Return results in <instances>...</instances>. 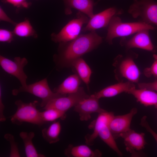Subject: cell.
Wrapping results in <instances>:
<instances>
[{
  "instance_id": "4",
  "label": "cell",
  "mask_w": 157,
  "mask_h": 157,
  "mask_svg": "<svg viewBox=\"0 0 157 157\" xmlns=\"http://www.w3.org/2000/svg\"><path fill=\"white\" fill-rule=\"evenodd\" d=\"M128 55L125 57L121 55L117 56L114 59L113 65L115 78L119 81L120 78H125L133 83H138L140 72L134 60V57Z\"/></svg>"
},
{
  "instance_id": "8",
  "label": "cell",
  "mask_w": 157,
  "mask_h": 157,
  "mask_svg": "<svg viewBox=\"0 0 157 157\" xmlns=\"http://www.w3.org/2000/svg\"><path fill=\"white\" fill-rule=\"evenodd\" d=\"M90 96L85 92L83 87H79L78 91L66 96L54 98L49 102L43 109H56L66 113L80 102Z\"/></svg>"
},
{
  "instance_id": "18",
  "label": "cell",
  "mask_w": 157,
  "mask_h": 157,
  "mask_svg": "<svg viewBox=\"0 0 157 157\" xmlns=\"http://www.w3.org/2000/svg\"><path fill=\"white\" fill-rule=\"evenodd\" d=\"M64 154L72 157H100L102 156V153L98 149L93 150L86 145L74 146L71 144H69L65 150Z\"/></svg>"
},
{
  "instance_id": "15",
  "label": "cell",
  "mask_w": 157,
  "mask_h": 157,
  "mask_svg": "<svg viewBox=\"0 0 157 157\" xmlns=\"http://www.w3.org/2000/svg\"><path fill=\"white\" fill-rule=\"evenodd\" d=\"M114 115L113 112L107 111L99 113L96 119L89 125V128L93 129L92 133L88 134L85 136V142L87 144L90 146L94 144L101 129L104 125H108Z\"/></svg>"
},
{
  "instance_id": "5",
  "label": "cell",
  "mask_w": 157,
  "mask_h": 157,
  "mask_svg": "<svg viewBox=\"0 0 157 157\" xmlns=\"http://www.w3.org/2000/svg\"><path fill=\"white\" fill-rule=\"evenodd\" d=\"M128 12L134 18L140 17L141 21L157 26V1L133 0Z\"/></svg>"
},
{
  "instance_id": "1",
  "label": "cell",
  "mask_w": 157,
  "mask_h": 157,
  "mask_svg": "<svg viewBox=\"0 0 157 157\" xmlns=\"http://www.w3.org/2000/svg\"><path fill=\"white\" fill-rule=\"evenodd\" d=\"M102 41L103 38L94 31L79 35L71 41L60 43L56 57L57 64L63 67H71L75 60L97 48Z\"/></svg>"
},
{
  "instance_id": "13",
  "label": "cell",
  "mask_w": 157,
  "mask_h": 157,
  "mask_svg": "<svg viewBox=\"0 0 157 157\" xmlns=\"http://www.w3.org/2000/svg\"><path fill=\"white\" fill-rule=\"evenodd\" d=\"M99 99L93 94L74 107V110L78 114L80 120L87 121L91 119L92 114L100 113L107 111L100 107Z\"/></svg>"
},
{
  "instance_id": "32",
  "label": "cell",
  "mask_w": 157,
  "mask_h": 157,
  "mask_svg": "<svg viewBox=\"0 0 157 157\" xmlns=\"http://www.w3.org/2000/svg\"><path fill=\"white\" fill-rule=\"evenodd\" d=\"M138 85L139 88L140 89H146L157 91V79L152 82L139 83Z\"/></svg>"
},
{
  "instance_id": "20",
  "label": "cell",
  "mask_w": 157,
  "mask_h": 157,
  "mask_svg": "<svg viewBox=\"0 0 157 157\" xmlns=\"http://www.w3.org/2000/svg\"><path fill=\"white\" fill-rule=\"evenodd\" d=\"M81 79L76 74L71 75L55 88L53 92L65 95L76 92L80 87Z\"/></svg>"
},
{
  "instance_id": "16",
  "label": "cell",
  "mask_w": 157,
  "mask_h": 157,
  "mask_svg": "<svg viewBox=\"0 0 157 157\" xmlns=\"http://www.w3.org/2000/svg\"><path fill=\"white\" fill-rule=\"evenodd\" d=\"M65 8V13L66 15L71 14L72 9L74 8L91 18L94 14L93 12L94 5L93 0H63Z\"/></svg>"
},
{
  "instance_id": "10",
  "label": "cell",
  "mask_w": 157,
  "mask_h": 157,
  "mask_svg": "<svg viewBox=\"0 0 157 157\" xmlns=\"http://www.w3.org/2000/svg\"><path fill=\"white\" fill-rule=\"evenodd\" d=\"M28 61L25 58L16 57L12 61L4 56H0V64L6 72L16 77L24 88L27 85V76L24 71V68L27 64Z\"/></svg>"
},
{
  "instance_id": "2",
  "label": "cell",
  "mask_w": 157,
  "mask_h": 157,
  "mask_svg": "<svg viewBox=\"0 0 157 157\" xmlns=\"http://www.w3.org/2000/svg\"><path fill=\"white\" fill-rule=\"evenodd\" d=\"M107 33L106 40L110 45L113 44L114 39L119 37H125L143 30H154L155 28L151 24L142 21L124 22L117 15L113 16L107 26Z\"/></svg>"
},
{
  "instance_id": "28",
  "label": "cell",
  "mask_w": 157,
  "mask_h": 157,
  "mask_svg": "<svg viewBox=\"0 0 157 157\" xmlns=\"http://www.w3.org/2000/svg\"><path fill=\"white\" fill-rule=\"evenodd\" d=\"M153 63L151 67L145 68L144 70V74L145 76L150 77L153 76L157 79V54H154Z\"/></svg>"
},
{
  "instance_id": "3",
  "label": "cell",
  "mask_w": 157,
  "mask_h": 157,
  "mask_svg": "<svg viewBox=\"0 0 157 157\" xmlns=\"http://www.w3.org/2000/svg\"><path fill=\"white\" fill-rule=\"evenodd\" d=\"M38 101H35L29 103H25L21 100L15 102L17 110L11 117L10 121L18 125L26 122L41 126L46 122L42 119L40 112L36 108Z\"/></svg>"
},
{
  "instance_id": "9",
  "label": "cell",
  "mask_w": 157,
  "mask_h": 157,
  "mask_svg": "<svg viewBox=\"0 0 157 157\" xmlns=\"http://www.w3.org/2000/svg\"><path fill=\"white\" fill-rule=\"evenodd\" d=\"M119 137L123 139L126 149L130 153L131 157H141L145 155L141 151L147 143L144 133H137L130 129L121 133Z\"/></svg>"
},
{
  "instance_id": "22",
  "label": "cell",
  "mask_w": 157,
  "mask_h": 157,
  "mask_svg": "<svg viewBox=\"0 0 157 157\" xmlns=\"http://www.w3.org/2000/svg\"><path fill=\"white\" fill-rule=\"evenodd\" d=\"M71 67L75 69L81 80L88 86L92 72L84 60L81 57L76 59L72 63Z\"/></svg>"
},
{
  "instance_id": "36",
  "label": "cell",
  "mask_w": 157,
  "mask_h": 157,
  "mask_svg": "<svg viewBox=\"0 0 157 157\" xmlns=\"http://www.w3.org/2000/svg\"><path fill=\"white\" fill-rule=\"evenodd\" d=\"M100 0H98V2Z\"/></svg>"
},
{
  "instance_id": "31",
  "label": "cell",
  "mask_w": 157,
  "mask_h": 157,
  "mask_svg": "<svg viewBox=\"0 0 157 157\" xmlns=\"http://www.w3.org/2000/svg\"><path fill=\"white\" fill-rule=\"evenodd\" d=\"M4 1L18 8L22 7L27 8H28L29 6V3L26 0H4Z\"/></svg>"
},
{
  "instance_id": "24",
  "label": "cell",
  "mask_w": 157,
  "mask_h": 157,
  "mask_svg": "<svg viewBox=\"0 0 157 157\" xmlns=\"http://www.w3.org/2000/svg\"><path fill=\"white\" fill-rule=\"evenodd\" d=\"M98 136L118 156H123V154L118 148L115 139L108 127V125L105 124L101 127L99 132Z\"/></svg>"
},
{
  "instance_id": "27",
  "label": "cell",
  "mask_w": 157,
  "mask_h": 157,
  "mask_svg": "<svg viewBox=\"0 0 157 157\" xmlns=\"http://www.w3.org/2000/svg\"><path fill=\"white\" fill-rule=\"evenodd\" d=\"M5 139L8 142L10 145V157H20L18 144L15 141L14 137L11 134L7 133L4 136Z\"/></svg>"
},
{
  "instance_id": "6",
  "label": "cell",
  "mask_w": 157,
  "mask_h": 157,
  "mask_svg": "<svg viewBox=\"0 0 157 157\" xmlns=\"http://www.w3.org/2000/svg\"><path fill=\"white\" fill-rule=\"evenodd\" d=\"M89 20L87 16L78 11L76 18L69 21L58 33H53L51 35L53 41L57 43H64L72 40L79 35L83 24Z\"/></svg>"
},
{
  "instance_id": "23",
  "label": "cell",
  "mask_w": 157,
  "mask_h": 157,
  "mask_svg": "<svg viewBox=\"0 0 157 157\" xmlns=\"http://www.w3.org/2000/svg\"><path fill=\"white\" fill-rule=\"evenodd\" d=\"M61 130L60 122H54L48 128H44L42 129V137L50 144L56 143L60 140L59 135Z\"/></svg>"
},
{
  "instance_id": "11",
  "label": "cell",
  "mask_w": 157,
  "mask_h": 157,
  "mask_svg": "<svg viewBox=\"0 0 157 157\" xmlns=\"http://www.w3.org/2000/svg\"><path fill=\"white\" fill-rule=\"evenodd\" d=\"M149 31L147 29L140 31L128 40L126 39L125 37H122L120 44L128 50L131 48H137L155 52V47L151 40Z\"/></svg>"
},
{
  "instance_id": "35",
  "label": "cell",
  "mask_w": 157,
  "mask_h": 157,
  "mask_svg": "<svg viewBox=\"0 0 157 157\" xmlns=\"http://www.w3.org/2000/svg\"><path fill=\"white\" fill-rule=\"evenodd\" d=\"M155 106V108L157 109V105H155L154 106Z\"/></svg>"
},
{
  "instance_id": "19",
  "label": "cell",
  "mask_w": 157,
  "mask_h": 157,
  "mask_svg": "<svg viewBox=\"0 0 157 157\" xmlns=\"http://www.w3.org/2000/svg\"><path fill=\"white\" fill-rule=\"evenodd\" d=\"M127 93L132 95L138 102L146 106L157 104V93L153 90L146 89H137L134 88Z\"/></svg>"
},
{
  "instance_id": "26",
  "label": "cell",
  "mask_w": 157,
  "mask_h": 157,
  "mask_svg": "<svg viewBox=\"0 0 157 157\" xmlns=\"http://www.w3.org/2000/svg\"><path fill=\"white\" fill-rule=\"evenodd\" d=\"M40 114L42 119L45 122L55 121L58 119L64 120L66 117L65 112L54 108L45 109L40 112Z\"/></svg>"
},
{
  "instance_id": "21",
  "label": "cell",
  "mask_w": 157,
  "mask_h": 157,
  "mask_svg": "<svg viewBox=\"0 0 157 157\" xmlns=\"http://www.w3.org/2000/svg\"><path fill=\"white\" fill-rule=\"evenodd\" d=\"M35 135L34 133L32 131H22L19 133V136L24 143L26 156L27 157H44V155L37 152L33 143Z\"/></svg>"
},
{
  "instance_id": "12",
  "label": "cell",
  "mask_w": 157,
  "mask_h": 157,
  "mask_svg": "<svg viewBox=\"0 0 157 157\" xmlns=\"http://www.w3.org/2000/svg\"><path fill=\"white\" fill-rule=\"evenodd\" d=\"M122 10L114 7H110L96 14L90 18L86 26L82 29L85 32L95 31L101 28L107 27L112 18L115 15H121Z\"/></svg>"
},
{
  "instance_id": "34",
  "label": "cell",
  "mask_w": 157,
  "mask_h": 157,
  "mask_svg": "<svg viewBox=\"0 0 157 157\" xmlns=\"http://www.w3.org/2000/svg\"><path fill=\"white\" fill-rule=\"evenodd\" d=\"M4 106L2 100L1 90L0 88V121L1 122L5 121L6 119L4 114Z\"/></svg>"
},
{
  "instance_id": "29",
  "label": "cell",
  "mask_w": 157,
  "mask_h": 157,
  "mask_svg": "<svg viewBox=\"0 0 157 157\" xmlns=\"http://www.w3.org/2000/svg\"><path fill=\"white\" fill-rule=\"evenodd\" d=\"M14 34L13 32L4 29H0V41L1 42H10L13 40Z\"/></svg>"
},
{
  "instance_id": "7",
  "label": "cell",
  "mask_w": 157,
  "mask_h": 157,
  "mask_svg": "<svg viewBox=\"0 0 157 157\" xmlns=\"http://www.w3.org/2000/svg\"><path fill=\"white\" fill-rule=\"evenodd\" d=\"M27 92L37 96L42 99L41 107H44L52 99L59 97L66 96L52 91L49 85L47 79L45 78L39 81L24 87H20L12 90V94L17 95L21 92Z\"/></svg>"
},
{
  "instance_id": "33",
  "label": "cell",
  "mask_w": 157,
  "mask_h": 157,
  "mask_svg": "<svg viewBox=\"0 0 157 157\" xmlns=\"http://www.w3.org/2000/svg\"><path fill=\"white\" fill-rule=\"evenodd\" d=\"M0 20L9 23L15 26L17 24L8 17L1 7H0Z\"/></svg>"
},
{
  "instance_id": "14",
  "label": "cell",
  "mask_w": 157,
  "mask_h": 157,
  "mask_svg": "<svg viewBox=\"0 0 157 157\" xmlns=\"http://www.w3.org/2000/svg\"><path fill=\"white\" fill-rule=\"evenodd\" d=\"M137 112V109L133 108L126 114L114 116L109 123L108 126L115 140L119 138L121 133L131 129L132 119Z\"/></svg>"
},
{
  "instance_id": "17",
  "label": "cell",
  "mask_w": 157,
  "mask_h": 157,
  "mask_svg": "<svg viewBox=\"0 0 157 157\" xmlns=\"http://www.w3.org/2000/svg\"><path fill=\"white\" fill-rule=\"evenodd\" d=\"M135 88L133 83L128 81L119 83L108 86L93 94L97 98L110 97L116 96L123 92L128 93L131 89Z\"/></svg>"
},
{
  "instance_id": "30",
  "label": "cell",
  "mask_w": 157,
  "mask_h": 157,
  "mask_svg": "<svg viewBox=\"0 0 157 157\" xmlns=\"http://www.w3.org/2000/svg\"><path fill=\"white\" fill-rule=\"evenodd\" d=\"M147 117L144 116L141 119L140 125L152 136L157 143V133L151 127L147 121Z\"/></svg>"
},
{
  "instance_id": "25",
  "label": "cell",
  "mask_w": 157,
  "mask_h": 157,
  "mask_svg": "<svg viewBox=\"0 0 157 157\" xmlns=\"http://www.w3.org/2000/svg\"><path fill=\"white\" fill-rule=\"evenodd\" d=\"M13 32L14 34L20 37L37 36L35 31L28 19L17 24Z\"/></svg>"
}]
</instances>
